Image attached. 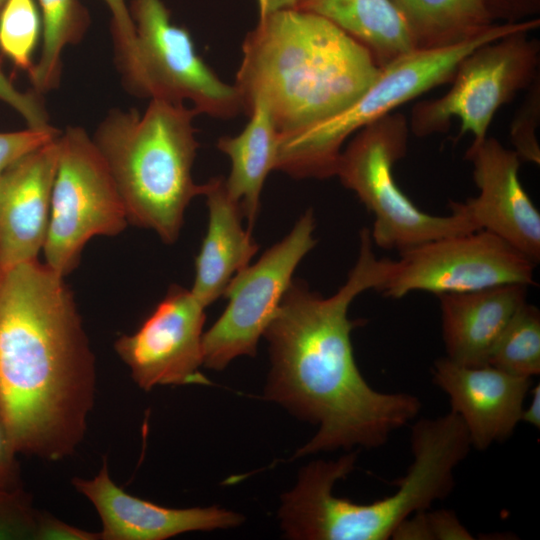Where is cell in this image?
<instances>
[{
	"mask_svg": "<svg viewBox=\"0 0 540 540\" xmlns=\"http://www.w3.org/2000/svg\"><path fill=\"white\" fill-rule=\"evenodd\" d=\"M393 263L376 257L370 231L364 228L356 263L338 291L325 298L304 281H292L268 324L263 335L271 369L265 396L318 425L295 458L340 448H379L420 412L415 395L369 385L351 342L352 330L364 323L348 318L352 301L366 290H379Z\"/></svg>",
	"mask_w": 540,
	"mask_h": 540,
	"instance_id": "1",
	"label": "cell"
},
{
	"mask_svg": "<svg viewBox=\"0 0 540 540\" xmlns=\"http://www.w3.org/2000/svg\"><path fill=\"white\" fill-rule=\"evenodd\" d=\"M95 393V357L64 277L37 260L0 271V417L17 452L74 454Z\"/></svg>",
	"mask_w": 540,
	"mask_h": 540,
	"instance_id": "2",
	"label": "cell"
},
{
	"mask_svg": "<svg viewBox=\"0 0 540 540\" xmlns=\"http://www.w3.org/2000/svg\"><path fill=\"white\" fill-rule=\"evenodd\" d=\"M370 53L327 20L295 8L259 16L234 83L243 111L262 103L280 135L332 117L376 80Z\"/></svg>",
	"mask_w": 540,
	"mask_h": 540,
	"instance_id": "3",
	"label": "cell"
},
{
	"mask_svg": "<svg viewBox=\"0 0 540 540\" xmlns=\"http://www.w3.org/2000/svg\"><path fill=\"white\" fill-rule=\"evenodd\" d=\"M411 432L413 461L407 473L395 482V493L372 503L332 494L334 484L353 471L357 452L305 466L296 486L282 496L284 535L297 540H387L413 513L448 497L454 470L472 448L463 422L450 411L418 420Z\"/></svg>",
	"mask_w": 540,
	"mask_h": 540,
	"instance_id": "4",
	"label": "cell"
},
{
	"mask_svg": "<svg viewBox=\"0 0 540 540\" xmlns=\"http://www.w3.org/2000/svg\"><path fill=\"white\" fill-rule=\"evenodd\" d=\"M199 114L185 103L150 99L143 114L112 110L93 139L124 202L129 223L174 243L191 200L204 184L192 178Z\"/></svg>",
	"mask_w": 540,
	"mask_h": 540,
	"instance_id": "5",
	"label": "cell"
},
{
	"mask_svg": "<svg viewBox=\"0 0 540 540\" xmlns=\"http://www.w3.org/2000/svg\"><path fill=\"white\" fill-rule=\"evenodd\" d=\"M528 21L498 22L466 42L414 49L380 69L372 85L344 110L309 127L279 134L275 170L294 178L335 176L344 143L355 133L430 89L451 82L460 61L478 46L527 31Z\"/></svg>",
	"mask_w": 540,
	"mask_h": 540,
	"instance_id": "6",
	"label": "cell"
},
{
	"mask_svg": "<svg viewBox=\"0 0 540 540\" xmlns=\"http://www.w3.org/2000/svg\"><path fill=\"white\" fill-rule=\"evenodd\" d=\"M409 134L408 120L401 113L378 119L353 135L341 152L335 174L373 215L372 242L399 253L477 230L459 211L439 216L421 210L397 185L393 168L407 153Z\"/></svg>",
	"mask_w": 540,
	"mask_h": 540,
	"instance_id": "7",
	"label": "cell"
},
{
	"mask_svg": "<svg viewBox=\"0 0 540 540\" xmlns=\"http://www.w3.org/2000/svg\"><path fill=\"white\" fill-rule=\"evenodd\" d=\"M129 223L111 172L94 141L81 127L59 136L50 218L43 252L45 264L65 277L79 264L95 236H115Z\"/></svg>",
	"mask_w": 540,
	"mask_h": 540,
	"instance_id": "8",
	"label": "cell"
},
{
	"mask_svg": "<svg viewBox=\"0 0 540 540\" xmlns=\"http://www.w3.org/2000/svg\"><path fill=\"white\" fill-rule=\"evenodd\" d=\"M529 33L503 36L467 54L445 94L414 105L410 132L417 137L445 133L457 118L459 137L470 133L472 143L482 142L498 109L540 76V41Z\"/></svg>",
	"mask_w": 540,
	"mask_h": 540,
	"instance_id": "9",
	"label": "cell"
},
{
	"mask_svg": "<svg viewBox=\"0 0 540 540\" xmlns=\"http://www.w3.org/2000/svg\"><path fill=\"white\" fill-rule=\"evenodd\" d=\"M138 49L134 94L184 103L199 114L230 119L243 111L235 85L222 81L197 54L187 29L172 23L162 0H131Z\"/></svg>",
	"mask_w": 540,
	"mask_h": 540,
	"instance_id": "10",
	"label": "cell"
},
{
	"mask_svg": "<svg viewBox=\"0 0 540 540\" xmlns=\"http://www.w3.org/2000/svg\"><path fill=\"white\" fill-rule=\"evenodd\" d=\"M314 229L308 209L282 240L231 279L223 294L228 299L224 312L203 333V365L222 370L236 357L255 356L296 267L316 244Z\"/></svg>",
	"mask_w": 540,
	"mask_h": 540,
	"instance_id": "11",
	"label": "cell"
},
{
	"mask_svg": "<svg viewBox=\"0 0 540 540\" xmlns=\"http://www.w3.org/2000/svg\"><path fill=\"white\" fill-rule=\"evenodd\" d=\"M536 264L486 230L431 240L400 253L378 291L399 299L414 291L436 296L504 284L535 285Z\"/></svg>",
	"mask_w": 540,
	"mask_h": 540,
	"instance_id": "12",
	"label": "cell"
},
{
	"mask_svg": "<svg viewBox=\"0 0 540 540\" xmlns=\"http://www.w3.org/2000/svg\"><path fill=\"white\" fill-rule=\"evenodd\" d=\"M205 309L191 290L172 285L136 332L115 341L117 355L141 389L210 384L200 371Z\"/></svg>",
	"mask_w": 540,
	"mask_h": 540,
	"instance_id": "13",
	"label": "cell"
},
{
	"mask_svg": "<svg viewBox=\"0 0 540 540\" xmlns=\"http://www.w3.org/2000/svg\"><path fill=\"white\" fill-rule=\"evenodd\" d=\"M465 159L473 165L478 195L449 201L450 210L465 214L477 230L505 240L531 261H540V212L519 178L521 159L496 138L471 143Z\"/></svg>",
	"mask_w": 540,
	"mask_h": 540,
	"instance_id": "14",
	"label": "cell"
},
{
	"mask_svg": "<svg viewBox=\"0 0 540 540\" xmlns=\"http://www.w3.org/2000/svg\"><path fill=\"white\" fill-rule=\"evenodd\" d=\"M432 377L449 397L451 411L463 422L471 446L481 451L513 434L532 383V378L489 364L467 366L447 357L434 362Z\"/></svg>",
	"mask_w": 540,
	"mask_h": 540,
	"instance_id": "15",
	"label": "cell"
},
{
	"mask_svg": "<svg viewBox=\"0 0 540 540\" xmlns=\"http://www.w3.org/2000/svg\"><path fill=\"white\" fill-rule=\"evenodd\" d=\"M72 484L95 507L101 540H165L191 531L236 527L244 520L216 506L175 509L131 495L112 480L105 458L94 477H75Z\"/></svg>",
	"mask_w": 540,
	"mask_h": 540,
	"instance_id": "16",
	"label": "cell"
},
{
	"mask_svg": "<svg viewBox=\"0 0 540 540\" xmlns=\"http://www.w3.org/2000/svg\"><path fill=\"white\" fill-rule=\"evenodd\" d=\"M59 136L23 155L0 174V271L37 260L43 249Z\"/></svg>",
	"mask_w": 540,
	"mask_h": 540,
	"instance_id": "17",
	"label": "cell"
},
{
	"mask_svg": "<svg viewBox=\"0 0 540 540\" xmlns=\"http://www.w3.org/2000/svg\"><path fill=\"white\" fill-rule=\"evenodd\" d=\"M527 289L504 284L437 295L446 357L467 366L487 365L498 338L527 301Z\"/></svg>",
	"mask_w": 540,
	"mask_h": 540,
	"instance_id": "18",
	"label": "cell"
},
{
	"mask_svg": "<svg viewBox=\"0 0 540 540\" xmlns=\"http://www.w3.org/2000/svg\"><path fill=\"white\" fill-rule=\"evenodd\" d=\"M204 186L209 221L195 259V279L190 290L207 307L249 265L259 246L250 230L243 228L241 206L229 195L225 178L214 177Z\"/></svg>",
	"mask_w": 540,
	"mask_h": 540,
	"instance_id": "19",
	"label": "cell"
},
{
	"mask_svg": "<svg viewBox=\"0 0 540 540\" xmlns=\"http://www.w3.org/2000/svg\"><path fill=\"white\" fill-rule=\"evenodd\" d=\"M345 32L372 56L379 68L415 49L408 27L392 0H294Z\"/></svg>",
	"mask_w": 540,
	"mask_h": 540,
	"instance_id": "20",
	"label": "cell"
},
{
	"mask_svg": "<svg viewBox=\"0 0 540 540\" xmlns=\"http://www.w3.org/2000/svg\"><path fill=\"white\" fill-rule=\"evenodd\" d=\"M248 116L244 129L236 136L221 137L217 147L231 162L229 177L225 178L226 189L240 204L251 230L260 208L264 182L276 168L279 132L264 104H254Z\"/></svg>",
	"mask_w": 540,
	"mask_h": 540,
	"instance_id": "21",
	"label": "cell"
},
{
	"mask_svg": "<svg viewBox=\"0 0 540 540\" xmlns=\"http://www.w3.org/2000/svg\"><path fill=\"white\" fill-rule=\"evenodd\" d=\"M415 49H439L471 40L498 23L485 0H392Z\"/></svg>",
	"mask_w": 540,
	"mask_h": 540,
	"instance_id": "22",
	"label": "cell"
},
{
	"mask_svg": "<svg viewBox=\"0 0 540 540\" xmlns=\"http://www.w3.org/2000/svg\"><path fill=\"white\" fill-rule=\"evenodd\" d=\"M43 23L41 55L29 73L34 91L48 92L59 85L61 54L68 44L83 38L90 17L79 0H38Z\"/></svg>",
	"mask_w": 540,
	"mask_h": 540,
	"instance_id": "23",
	"label": "cell"
},
{
	"mask_svg": "<svg viewBox=\"0 0 540 540\" xmlns=\"http://www.w3.org/2000/svg\"><path fill=\"white\" fill-rule=\"evenodd\" d=\"M489 365L532 378L540 374V311L527 301L516 311L490 354Z\"/></svg>",
	"mask_w": 540,
	"mask_h": 540,
	"instance_id": "24",
	"label": "cell"
},
{
	"mask_svg": "<svg viewBox=\"0 0 540 540\" xmlns=\"http://www.w3.org/2000/svg\"><path fill=\"white\" fill-rule=\"evenodd\" d=\"M40 34V15L34 0H6L0 10V51L28 73Z\"/></svg>",
	"mask_w": 540,
	"mask_h": 540,
	"instance_id": "25",
	"label": "cell"
},
{
	"mask_svg": "<svg viewBox=\"0 0 540 540\" xmlns=\"http://www.w3.org/2000/svg\"><path fill=\"white\" fill-rule=\"evenodd\" d=\"M540 121V76L527 88V94L510 125L514 151L523 161L540 164V146L536 130Z\"/></svg>",
	"mask_w": 540,
	"mask_h": 540,
	"instance_id": "26",
	"label": "cell"
},
{
	"mask_svg": "<svg viewBox=\"0 0 540 540\" xmlns=\"http://www.w3.org/2000/svg\"><path fill=\"white\" fill-rule=\"evenodd\" d=\"M38 513L21 488H0V540H34Z\"/></svg>",
	"mask_w": 540,
	"mask_h": 540,
	"instance_id": "27",
	"label": "cell"
},
{
	"mask_svg": "<svg viewBox=\"0 0 540 540\" xmlns=\"http://www.w3.org/2000/svg\"><path fill=\"white\" fill-rule=\"evenodd\" d=\"M112 14V27L118 61L127 87L136 83L138 49L135 24L125 0H103Z\"/></svg>",
	"mask_w": 540,
	"mask_h": 540,
	"instance_id": "28",
	"label": "cell"
},
{
	"mask_svg": "<svg viewBox=\"0 0 540 540\" xmlns=\"http://www.w3.org/2000/svg\"><path fill=\"white\" fill-rule=\"evenodd\" d=\"M60 134L52 126L0 133V174L17 159L56 139Z\"/></svg>",
	"mask_w": 540,
	"mask_h": 540,
	"instance_id": "29",
	"label": "cell"
},
{
	"mask_svg": "<svg viewBox=\"0 0 540 540\" xmlns=\"http://www.w3.org/2000/svg\"><path fill=\"white\" fill-rule=\"evenodd\" d=\"M0 101L18 112L29 128L44 129L50 127L48 114L37 92L26 93L18 90L5 75L0 62Z\"/></svg>",
	"mask_w": 540,
	"mask_h": 540,
	"instance_id": "30",
	"label": "cell"
},
{
	"mask_svg": "<svg viewBox=\"0 0 540 540\" xmlns=\"http://www.w3.org/2000/svg\"><path fill=\"white\" fill-rule=\"evenodd\" d=\"M428 540H471L474 537L464 527L455 512L439 509L423 511Z\"/></svg>",
	"mask_w": 540,
	"mask_h": 540,
	"instance_id": "31",
	"label": "cell"
},
{
	"mask_svg": "<svg viewBox=\"0 0 540 540\" xmlns=\"http://www.w3.org/2000/svg\"><path fill=\"white\" fill-rule=\"evenodd\" d=\"M34 540H101V535L70 525L47 512H39Z\"/></svg>",
	"mask_w": 540,
	"mask_h": 540,
	"instance_id": "32",
	"label": "cell"
},
{
	"mask_svg": "<svg viewBox=\"0 0 540 540\" xmlns=\"http://www.w3.org/2000/svg\"><path fill=\"white\" fill-rule=\"evenodd\" d=\"M17 450L8 430L0 417V488H20Z\"/></svg>",
	"mask_w": 540,
	"mask_h": 540,
	"instance_id": "33",
	"label": "cell"
},
{
	"mask_svg": "<svg viewBox=\"0 0 540 540\" xmlns=\"http://www.w3.org/2000/svg\"><path fill=\"white\" fill-rule=\"evenodd\" d=\"M497 21L519 22L540 13V0H485Z\"/></svg>",
	"mask_w": 540,
	"mask_h": 540,
	"instance_id": "34",
	"label": "cell"
},
{
	"mask_svg": "<svg viewBox=\"0 0 540 540\" xmlns=\"http://www.w3.org/2000/svg\"><path fill=\"white\" fill-rule=\"evenodd\" d=\"M531 400L527 408H523L521 421L539 429L540 427V384L537 383L532 389Z\"/></svg>",
	"mask_w": 540,
	"mask_h": 540,
	"instance_id": "35",
	"label": "cell"
},
{
	"mask_svg": "<svg viewBox=\"0 0 540 540\" xmlns=\"http://www.w3.org/2000/svg\"><path fill=\"white\" fill-rule=\"evenodd\" d=\"M294 0H257L259 16L266 15L270 12L291 8Z\"/></svg>",
	"mask_w": 540,
	"mask_h": 540,
	"instance_id": "36",
	"label": "cell"
},
{
	"mask_svg": "<svg viewBox=\"0 0 540 540\" xmlns=\"http://www.w3.org/2000/svg\"><path fill=\"white\" fill-rule=\"evenodd\" d=\"M5 1L6 0H0V10H1L2 6L4 5Z\"/></svg>",
	"mask_w": 540,
	"mask_h": 540,
	"instance_id": "37",
	"label": "cell"
}]
</instances>
